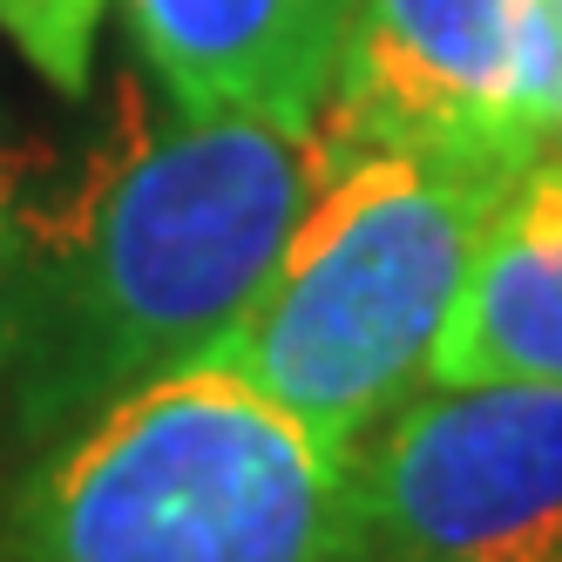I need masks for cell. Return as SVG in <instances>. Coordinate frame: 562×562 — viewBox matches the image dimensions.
<instances>
[{"label": "cell", "instance_id": "1", "mask_svg": "<svg viewBox=\"0 0 562 562\" xmlns=\"http://www.w3.org/2000/svg\"><path fill=\"white\" fill-rule=\"evenodd\" d=\"M333 164L326 130L130 109L68 204L21 211L0 271V448L42 454L204 359Z\"/></svg>", "mask_w": 562, "mask_h": 562}, {"label": "cell", "instance_id": "2", "mask_svg": "<svg viewBox=\"0 0 562 562\" xmlns=\"http://www.w3.org/2000/svg\"><path fill=\"white\" fill-rule=\"evenodd\" d=\"M0 562H367L352 448L190 359L21 468Z\"/></svg>", "mask_w": 562, "mask_h": 562}, {"label": "cell", "instance_id": "3", "mask_svg": "<svg viewBox=\"0 0 562 562\" xmlns=\"http://www.w3.org/2000/svg\"><path fill=\"white\" fill-rule=\"evenodd\" d=\"M508 177L515 170L407 149L339 156L265 285L204 359L352 448L427 386L481 224Z\"/></svg>", "mask_w": 562, "mask_h": 562}, {"label": "cell", "instance_id": "4", "mask_svg": "<svg viewBox=\"0 0 562 562\" xmlns=\"http://www.w3.org/2000/svg\"><path fill=\"white\" fill-rule=\"evenodd\" d=\"M367 562H562V386L427 380L352 440Z\"/></svg>", "mask_w": 562, "mask_h": 562}, {"label": "cell", "instance_id": "5", "mask_svg": "<svg viewBox=\"0 0 562 562\" xmlns=\"http://www.w3.org/2000/svg\"><path fill=\"white\" fill-rule=\"evenodd\" d=\"M326 143L521 170V0H359Z\"/></svg>", "mask_w": 562, "mask_h": 562}, {"label": "cell", "instance_id": "6", "mask_svg": "<svg viewBox=\"0 0 562 562\" xmlns=\"http://www.w3.org/2000/svg\"><path fill=\"white\" fill-rule=\"evenodd\" d=\"M123 14L177 115L326 130L359 0H123Z\"/></svg>", "mask_w": 562, "mask_h": 562}, {"label": "cell", "instance_id": "7", "mask_svg": "<svg viewBox=\"0 0 562 562\" xmlns=\"http://www.w3.org/2000/svg\"><path fill=\"white\" fill-rule=\"evenodd\" d=\"M427 380L562 386V149L502 183Z\"/></svg>", "mask_w": 562, "mask_h": 562}, {"label": "cell", "instance_id": "8", "mask_svg": "<svg viewBox=\"0 0 562 562\" xmlns=\"http://www.w3.org/2000/svg\"><path fill=\"white\" fill-rule=\"evenodd\" d=\"M102 21H109V0H0V34L61 95L89 89Z\"/></svg>", "mask_w": 562, "mask_h": 562}, {"label": "cell", "instance_id": "9", "mask_svg": "<svg viewBox=\"0 0 562 562\" xmlns=\"http://www.w3.org/2000/svg\"><path fill=\"white\" fill-rule=\"evenodd\" d=\"M521 143L562 149V0H521Z\"/></svg>", "mask_w": 562, "mask_h": 562}, {"label": "cell", "instance_id": "10", "mask_svg": "<svg viewBox=\"0 0 562 562\" xmlns=\"http://www.w3.org/2000/svg\"><path fill=\"white\" fill-rule=\"evenodd\" d=\"M21 190H0V271H8V251H14V231H21Z\"/></svg>", "mask_w": 562, "mask_h": 562}, {"label": "cell", "instance_id": "11", "mask_svg": "<svg viewBox=\"0 0 562 562\" xmlns=\"http://www.w3.org/2000/svg\"><path fill=\"white\" fill-rule=\"evenodd\" d=\"M0 190H21V177H14V170H8V164H0Z\"/></svg>", "mask_w": 562, "mask_h": 562}]
</instances>
